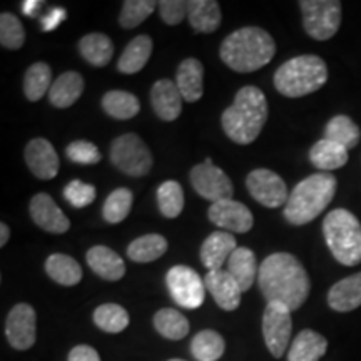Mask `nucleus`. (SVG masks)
<instances>
[{
	"label": "nucleus",
	"instance_id": "obj_1",
	"mask_svg": "<svg viewBox=\"0 0 361 361\" xmlns=\"http://www.w3.org/2000/svg\"><path fill=\"white\" fill-rule=\"evenodd\" d=\"M258 284L268 303H279L290 311L300 310L311 290L308 273L290 252L269 255L259 266Z\"/></svg>",
	"mask_w": 361,
	"mask_h": 361
},
{
	"label": "nucleus",
	"instance_id": "obj_2",
	"mask_svg": "<svg viewBox=\"0 0 361 361\" xmlns=\"http://www.w3.org/2000/svg\"><path fill=\"white\" fill-rule=\"evenodd\" d=\"M266 121H268V101L263 90L256 85H245L239 89L234 102L221 117L226 135L241 146L256 141Z\"/></svg>",
	"mask_w": 361,
	"mask_h": 361
},
{
	"label": "nucleus",
	"instance_id": "obj_3",
	"mask_svg": "<svg viewBox=\"0 0 361 361\" xmlns=\"http://www.w3.org/2000/svg\"><path fill=\"white\" fill-rule=\"evenodd\" d=\"M276 54L274 39L259 27H243L223 40L219 57L229 69L255 72L268 66Z\"/></svg>",
	"mask_w": 361,
	"mask_h": 361
},
{
	"label": "nucleus",
	"instance_id": "obj_4",
	"mask_svg": "<svg viewBox=\"0 0 361 361\" xmlns=\"http://www.w3.org/2000/svg\"><path fill=\"white\" fill-rule=\"evenodd\" d=\"M336 186V178L329 173L308 176L296 184L288 197L283 209L284 218L293 226H303L314 221L333 201Z\"/></svg>",
	"mask_w": 361,
	"mask_h": 361
},
{
	"label": "nucleus",
	"instance_id": "obj_5",
	"mask_svg": "<svg viewBox=\"0 0 361 361\" xmlns=\"http://www.w3.org/2000/svg\"><path fill=\"white\" fill-rule=\"evenodd\" d=\"M328 67L318 56H298L274 72V87L283 96L296 99L313 94L326 84Z\"/></svg>",
	"mask_w": 361,
	"mask_h": 361
},
{
	"label": "nucleus",
	"instance_id": "obj_6",
	"mask_svg": "<svg viewBox=\"0 0 361 361\" xmlns=\"http://www.w3.org/2000/svg\"><path fill=\"white\" fill-rule=\"evenodd\" d=\"M324 241L343 266L361 263V224L348 209L331 211L323 221Z\"/></svg>",
	"mask_w": 361,
	"mask_h": 361
},
{
	"label": "nucleus",
	"instance_id": "obj_7",
	"mask_svg": "<svg viewBox=\"0 0 361 361\" xmlns=\"http://www.w3.org/2000/svg\"><path fill=\"white\" fill-rule=\"evenodd\" d=\"M111 162L121 173L141 178L152 168V154L137 134L128 133L112 141Z\"/></svg>",
	"mask_w": 361,
	"mask_h": 361
},
{
	"label": "nucleus",
	"instance_id": "obj_8",
	"mask_svg": "<svg viewBox=\"0 0 361 361\" xmlns=\"http://www.w3.org/2000/svg\"><path fill=\"white\" fill-rule=\"evenodd\" d=\"M306 34L314 40L335 37L341 25V2L338 0H301Z\"/></svg>",
	"mask_w": 361,
	"mask_h": 361
},
{
	"label": "nucleus",
	"instance_id": "obj_9",
	"mask_svg": "<svg viewBox=\"0 0 361 361\" xmlns=\"http://www.w3.org/2000/svg\"><path fill=\"white\" fill-rule=\"evenodd\" d=\"M166 284L174 303L186 310H196L204 303L206 284L200 274L189 266H173L166 274Z\"/></svg>",
	"mask_w": 361,
	"mask_h": 361
},
{
	"label": "nucleus",
	"instance_id": "obj_10",
	"mask_svg": "<svg viewBox=\"0 0 361 361\" xmlns=\"http://www.w3.org/2000/svg\"><path fill=\"white\" fill-rule=\"evenodd\" d=\"M189 178H191L194 191L204 200L213 202V204L224 200H233L234 189L231 179L228 178V174L223 169L214 166L209 157L201 164L194 166Z\"/></svg>",
	"mask_w": 361,
	"mask_h": 361
},
{
	"label": "nucleus",
	"instance_id": "obj_11",
	"mask_svg": "<svg viewBox=\"0 0 361 361\" xmlns=\"http://www.w3.org/2000/svg\"><path fill=\"white\" fill-rule=\"evenodd\" d=\"M291 311L279 303H268L263 314V336L269 353L281 358L291 340Z\"/></svg>",
	"mask_w": 361,
	"mask_h": 361
},
{
	"label": "nucleus",
	"instance_id": "obj_12",
	"mask_svg": "<svg viewBox=\"0 0 361 361\" xmlns=\"http://www.w3.org/2000/svg\"><path fill=\"white\" fill-rule=\"evenodd\" d=\"M247 191L259 204L269 209H276L288 202V188L281 176L269 169H255L246 178Z\"/></svg>",
	"mask_w": 361,
	"mask_h": 361
},
{
	"label": "nucleus",
	"instance_id": "obj_13",
	"mask_svg": "<svg viewBox=\"0 0 361 361\" xmlns=\"http://www.w3.org/2000/svg\"><path fill=\"white\" fill-rule=\"evenodd\" d=\"M35 310L27 303H19L11 310L6 322V336L13 350L25 351L32 348L35 343Z\"/></svg>",
	"mask_w": 361,
	"mask_h": 361
},
{
	"label": "nucleus",
	"instance_id": "obj_14",
	"mask_svg": "<svg viewBox=\"0 0 361 361\" xmlns=\"http://www.w3.org/2000/svg\"><path fill=\"white\" fill-rule=\"evenodd\" d=\"M207 218L226 233H247L255 224L251 211L243 202L234 200H224L211 204Z\"/></svg>",
	"mask_w": 361,
	"mask_h": 361
},
{
	"label": "nucleus",
	"instance_id": "obj_15",
	"mask_svg": "<svg viewBox=\"0 0 361 361\" xmlns=\"http://www.w3.org/2000/svg\"><path fill=\"white\" fill-rule=\"evenodd\" d=\"M30 218L44 231L52 234H64L69 231L71 221L62 213V209L56 204L49 194H35L29 206Z\"/></svg>",
	"mask_w": 361,
	"mask_h": 361
},
{
	"label": "nucleus",
	"instance_id": "obj_16",
	"mask_svg": "<svg viewBox=\"0 0 361 361\" xmlns=\"http://www.w3.org/2000/svg\"><path fill=\"white\" fill-rule=\"evenodd\" d=\"M24 157L30 173H32L35 178L49 180L57 176L59 156L56 149H54V146L47 141V139H32V141L25 146Z\"/></svg>",
	"mask_w": 361,
	"mask_h": 361
},
{
	"label": "nucleus",
	"instance_id": "obj_17",
	"mask_svg": "<svg viewBox=\"0 0 361 361\" xmlns=\"http://www.w3.org/2000/svg\"><path fill=\"white\" fill-rule=\"evenodd\" d=\"M206 290L211 293V296L214 298L216 305L224 311H234L241 305V288L236 283L229 271L224 269H216V271H207L204 276Z\"/></svg>",
	"mask_w": 361,
	"mask_h": 361
},
{
	"label": "nucleus",
	"instance_id": "obj_18",
	"mask_svg": "<svg viewBox=\"0 0 361 361\" xmlns=\"http://www.w3.org/2000/svg\"><path fill=\"white\" fill-rule=\"evenodd\" d=\"M238 250L236 238L231 233L216 231L204 239L201 246V263L207 271L223 269V264L228 263L234 251Z\"/></svg>",
	"mask_w": 361,
	"mask_h": 361
},
{
	"label": "nucleus",
	"instance_id": "obj_19",
	"mask_svg": "<svg viewBox=\"0 0 361 361\" xmlns=\"http://www.w3.org/2000/svg\"><path fill=\"white\" fill-rule=\"evenodd\" d=\"M183 96L178 85L169 79H161L151 89V104L157 117L162 121H176L183 112Z\"/></svg>",
	"mask_w": 361,
	"mask_h": 361
},
{
	"label": "nucleus",
	"instance_id": "obj_20",
	"mask_svg": "<svg viewBox=\"0 0 361 361\" xmlns=\"http://www.w3.org/2000/svg\"><path fill=\"white\" fill-rule=\"evenodd\" d=\"M89 268L106 281H119L126 274L123 258L107 246H94L85 255Z\"/></svg>",
	"mask_w": 361,
	"mask_h": 361
},
{
	"label": "nucleus",
	"instance_id": "obj_21",
	"mask_svg": "<svg viewBox=\"0 0 361 361\" xmlns=\"http://www.w3.org/2000/svg\"><path fill=\"white\" fill-rule=\"evenodd\" d=\"M202 80H204V67H202L197 59L189 57L186 61L180 62L178 67V74H176V85H178L184 101H200L202 92H204Z\"/></svg>",
	"mask_w": 361,
	"mask_h": 361
},
{
	"label": "nucleus",
	"instance_id": "obj_22",
	"mask_svg": "<svg viewBox=\"0 0 361 361\" xmlns=\"http://www.w3.org/2000/svg\"><path fill=\"white\" fill-rule=\"evenodd\" d=\"M329 308L338 313H348L361 306V273L348 276L336 284L328 293Z\"/></svg>",
	"mask_w": 361,
	"mask_h": 361
},
{
	"label": "nucleus",
	"instance_id": "obj_23",
	"mask_svg": "<svg viewBox=\"0 0 361 361\" xmlns=\"http://www.w3.org/2000/svg\"><path fill=\"white\" fill-rule=\"evenodd\" d=\"M84 92V79L79 72L69 71L54 80L49 90V101L59 109H66L79 101Z\"/></svg>",
	"mask_w": 361,
	"mask_h": 361
},
{
	"label": "nucleus",
	"instance_id": "obj_24",
	"mask_svg": "<svg viewBox=\"0 0 361 361\" xmlns=\"http://www.w3.org/2000/svg\"><path fill=\"white\" fill-rule=\"evenodd\" d=\"M228 271L236 279L243 293L250 291L259 273L256 255L250 247H238L228 261Z\"/></svg>",
	"mask_w": 361,
	"mask_h": 361
},
{
	"label": "nucleus",
	"instance_id": "obj_25",
	"mask_svg": "<svg viewBox=\"0 0 361 361\" xmlns=\"http://www.w3.org/2000/svg\"><path fill=\"white\" fill-rule=\"evenodd\" d=\"M326 350V338L313 329H303L291 343L288 361H319Z\"/></svg>",
	"mask_w": 361,
	"mask_h": 361
},
{
	"label": "nucleus",
	"instance_id": "obj_26",
	"mask_svg": "<svg viewBox=\"0 0 361 361\" xmlns=\"http://www.w3.org/2000/svg\"><path fill=\"white\" fill-rule=\"evenodd\" d=\"M188 20L196 32L211 34L221 24V7L216 0L188 2Z\"/></svg>",
	"mask_w": 361,
	"mask_h": 361
},
{
	"label": "nucleus",
	"instance_id": "obj_27",
	"mask_svg": "<svg viewBox=\"0 0 361 361\" xmlns=\"http://www.w3.org/2000/svg\"><path fill=\"white\" fill-rule=\"evenodd\" d=\"M152 54V39L149 35H137L128 44L123 56L117 61V69L123 74H137L147 64Z\"/></svg>",
	"mask_w": 361,
	"mask_h": 361
},
{
	"label": "nucleus",
	"instance_id": "obj_28",
	"mask_svg": "<svg viewBox=\"0 0 361 361\" xmlns=\"http://www.w3.org/2000/svg\"><path fill=\"white\" fill-rule=\"evenodd\" d=\"M310 161L314 168L322 171L340 169L348 162V149L329 139H322L311 147Z\"/></svg>",
	"mask_w": 361,
	"mask_h": 361
},
{
	"label": "nucleus",
	"instance_id": "obj_29",
	"mask_svg": "<svg viewBox=\"0 0 361 361\" xmlns=\"http://www.w3.org/2000/svg\"><path fill=\"white\" fill-rule=\"evenodd\" d=\"M79 51L90 66L104 67L109 64L114 56V44L106 34L92 32L80 39Z\"/></svg>",
	"mask_w": 361,
	"mask_h": 361
},
{
	"label": "nucleus",
	"instance_id": "obj_30",
	"mask_svg": "<svg viewBox=\"0 0 361 361\" xmlns=\"http://www.w3.org/2000/svg\"><path fill=\"white\" fill-rule=\"evenodd\" d=\"M45 273L62 286H75L82 279V268L78 261L61 252L49 256L45 261Z\"/></svg>",
	"mask_w": 361,
	"mask_h": 361
},
{
	"label": "nucleus",
	"instance_id": "obj_31",
	"mask_svg": "<svg viewBox=\"0 0 361 361\" xmlns=\"http://www.w3.org/2000/svg\"><path fill=\"white\" fill-rule=\"evenodd\" d=\"M168 251V239L161 234H146L128 246V256L134 263H152Z\"/></svg>",
	"mask_w": 361,
	"mask_h": 361
},
{
	"label": "nucleus",
	"instance_id": "obj_32",
	"mask_svg": "<svg viewBox=\"0 0 361 361\" xmlns=\"http://www.w3.org/2000/svg\"><path fill=\"white\" fill-rule=\"evenodd\" d=\"M102 107L114 119L128 121L139 114L141 104L134 94L126 92V90H109L104 94Z\"/></svg>",
	"mask_w": 361,
	"mask_h": 361
},
{
	"label": "nucleus",
	"instance_id": "obj_33",
	"mask_svg": "<svg viewBox=\"0 0 361 361\" xmlns=\"http://www.w3.org/2000/svg\"><path fill=\"white\" fill-rule=\"evenodd\" d=\"M154 328L166 340L179 341L188 336L189 322L178 310L162 308L154 314Z\"/></svg>",
	"mask_w": 361,
	"mask_h": 361
},
{
	"label": "nucleus",
	"instance_id": "obj_34",
	"mask_svg": "<svg viewBox=\"0 0 361 361\" xmlns=\"http://www.w3.org/2000/svg\"><path fill=\"white\" fill-rule=\"evenodd\" d=\"M224 350V338L214 329H202L191 341V353L197 361H218Z\"/></svg>",
	"mask_w": 361,
	"mask_h": 361
},
{
	"label": "nucleus",
	"instance_id": "obj_35",
	"mask_svg": "<svg viewBox=\"0 0 361 361\" xmlns=\"http://www.w3.org/2000/svg\"><path fill=\"white\" fill-rule=\"evenodd\" d=\"M52 71L45 62H35L27 69L24 78V94L30 102H37L52 87Z\"/></svg>",
	"mask_w": 361,
	"mask_h": 361
},
{
	"label": "nucleus",
	"instance_id": "obj_36",
	"mask_svg": "<svg viewBox=\"0 0 361 361\" xmlns=\"http://www.w3.org/2000/svg\"><path fill=\"white\" fill-rule=\"evenodd\" d=\"M360 137V128L355 124V121L343 114L333 117L326 124V129H324V139H329V141L340 144L346 149L358 146Z\"/></svg>",
	"mask_w": 361,
	"mask_h": 361
},
{
	"label": "nucleus",
	"instance_id": "obj_37",
	"mask_svg": "<svg viewBox=\"0 0 361 361\" xmlns=\"http://www.w3.org/2000/svg\"><path fill=\"white\" fill-rule=\"evenodd\" d=\"M129 313L121 305L106 303L94 311V323L106 333H121L129 326Z\"/></svg>",
	"mask_w": 361,
	"mask_h": 361
},
{
	"label": "nucleus",
	"instance_id": "obj_38",
	"mask_svg": "<svg viewBox=\"0 0 361 361\" xmlns=\"http://www.w3.org/2000/svg\"><path fill=\"white\" fill-rule=\"evenodd\" d=\"M157 204L164 218L174 219L184 209V191L178 180H164L157 188Z\"/></svg>",
	"mask_w": 361,
	"mask_h": 361
},
{
	"label": "nucleus",
	"instance_id": "obj_39",
	"mask_svg": "<svg viewBox=\"0 0 361 361\" xmlns=\"http://www.w3.org/2000/svg\"><path fill=\"white\" fill-rule=\"evenodd\" d=\"M133 192L128 188H119L107 196L102 207V216L107 223L119 224L128 218L133 207Z\"/></svg>",
	"mask_w": 361,
	"mask_h": 361
},
{
	"label": "nucleus",
	"instance_id": "obj_40",
	"mask_svg": "<svg viewBox=\"0 0 361 361\" xmlns=\"http://www.w3.org/2000/svg\"><path fill=\"white\" fill-rule=\"evenodd\" d=\"M156 7H159V2H152V0H126L119 16L121 27L134 29L141 25L154 12Z\"/></svg>",
	"mask_w": 361,
	"mask_h": 361
},
{
	"label": "nucleus",
	"instance_id": "obj_41",
	"mask_svg": "<svg viewBox=\"0 0 361 361\" xmlns=\"http://www.w3.org/2000/svg\"><path fill=\"white\" fill-rule=\"evenodd\" d=\"M25 42V30L22 22L11 12H2L0 16V44L2 47L17 51Z\"/></svg>",
	"mask_w": 361,
	"mask_h": 361
},
{
	"label": "nucleus",
	"instance_id": "obj_42",
	"mask_svg": "<svg viewBox=\"0 0 361 361\" xmlns=\"http://www.w3.org/2000/svg\"><path fill=\"white\" fill-rule=\"evenodd\" d=\"M96 196V188H94L92 184L82 183L80 179L71 180V183L64 188V197L67 202L74 207H78V209H82V207L92 204Z\"/></svg>",
	"mask_w": 361,
	"mask_h": 361
},
{
	"label": "nucleus",
	"instance_id": "obj_43",
	"mask_svg": "<svg viewBox=\"0 0 361 361\" xmlns=\"http://www.w3.org/2000/svg\"><path fill=\"white\" fill-rule=\"evenodd\" d=\"M66 154L75 164H97L102 159L96 144L89 141H74L66 149Z\"/></svg>",
	"mask_w": 361,
	"mask_h": 361
},
{
	"label": "nucleus",
	"instance_id": "obj_44",
	"mask_svg": "<svg viewBox=\"0 0 361 361\" xmlns=\"http://www.w3.org/2000/svg\"><path fill=\"white\" fill-rule=\"evenodd\" d=\"M161 19L168 25H178L188 17V2L184 0H162L159 2Z\"/></svg>",
	"mask_w": 361,
	"mask_h": 361
},
{
	"label": "nucleus",
	"instance_id": "obj_45",
	"mask_svg": "<svg viewBox=\"0 0 361 361\" xmlns=\"http://www.w3.org/2000/svg\"><path fill=\"white\" fill-rule=\"evenodd\" d=\"M67 361H101V356L92 346L78 345L71 350Z\"/></svg>",
	"mask_w": 361,
	"mask_h": 361
},
{
	"label": "nucleus",
	"instance_id": "obj_46",
	"mask_svg": "<svg viewBox=\"0 0 361 361\" xmlns=\"http://www.w3.org/2000/svg\"><path fill=\"white\" fill-rule=\"evenodd\" d=\"M66 16H67V12H66L64 7L51 8V11L47 12V16H45L42 19V30L49 32V30L57 29V27L66 20Z\"/></svg>",
	"mask_w": 361,
	"mask_h": 361
},
{
	"label": "nucleus",
	"instance_id": "obj_47",
	"mask_svg": "<svg viewBox=\"0 0 361 361\" xmlns=\"http://www.w3.org/2000/svg\"><path fill=\"white\" fill-rule=\"evenodd\" d=\"M44 2H40V0H25V2H22V12H24L25 16L34 17L37 16Z\"/></svg>",
	"mask_w": 361,
	"mask_h": 361
},
{
	"label": "nucleus",
	"instance_id": "obj_48",
	"mask_svg": "<svg viewBox=\"0 0 361 361\" xmlns=\"http://www.w3.org/2000/svg\"><path fill=\"white\" fill-rule=\"evenodd\" d=\"M8 238H11V229L6 223H2L0 224V246H6Z\"/></svg>",
	"mask_w": 361,
	"mask_h": 361
},
{
	"label": "nucleus",
	"instance_id": "obj_49",
	"mask_svg": "<svg viewBox=\"0 0 361 361\" xmlns=\"http://www.w3.org/2000/svg\"><path fill=\"white\" fill-rule=\"evenodd\" d=\"M169 361H184V360H179V358H174V360H169Z\"/></svg>",
	"mask_w": 361,
	"mask_h": 361
}]
</instances>
